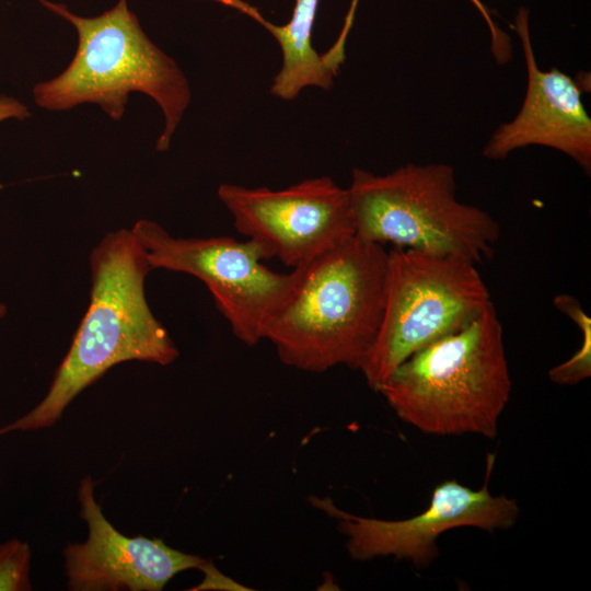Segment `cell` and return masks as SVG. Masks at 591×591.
Returning a JSON list of instances; mask_svg holds the SVG:
<instances>
[{"label":"cell","instance_id":"6da1fadb","mask_svg":"<svg viewBox=\"0 0 591 591\" xmlns=\"http://www.w3.org/2000/svg\"><path fill=\"white\" fill-rule=\"evenodd\" d=\"M131 230L107 233L90 254L89 308L45 397L0 436L50 427L68 405L107 370L125 361L169 364L179 351L148 304L151 270Z\"/></svg>","mask_w":591,"mask_h":591},{"label":"cell","instance_id":"7a4b0ae2","mask_svg":"<svg viewBox=\"0 0 591 591\" xmlns=\"http://www.w3.org/2000/svg\"><path fill=\"white\" fill-rule=\"evenodd\" d=\"M386 262L383 245L354 236L297 268L265 334L280 361L309 372L359 370L380 326Z\"/></svg>","mask_w":591,"mask_h":591},{"label":"cell","instance_id":"3957f363","mask_svg":"<svg viewBox=\"0 0 591 591\" xmlns=\"http://www.w3.org/2000/svg\"><path fill=\"white\" fill-rule=\"evenodd\" d=\"M511 389L502 325L490 303L462 329L407 358L378 393L424 433L494 439Z\"/></svg>","mask_w":591,"mask_h":591},{"label":"cell","instance_id":"277c9868","mask_svg":"<svg viewBox=\"0 0 591 591\" xmlns=\"http://www.w3.org/2000/svg\"><path fill=\"white\" fill-rule=\"evenodd\" d=\"M38 1L70 22L79 42L66 70L34 86L35 103L49 111L93 103L117 120L130 93L147 94L159 104L165 121L155 148L167 150L190 102L189 84L175 60L144 34L127 0L94 18L79 16L62 3Z\"/></svg>","mask_w":591,"mask_h":591},{"label":"cell","instance_id":"5b68a950","mask_svg":"<svg viewBox=\"0 0 591 591\" xmlns=\"http://www.w3.org/2000/svg\"><path fill=\"white\" fill-rule=\"evenodd\" d=\"M347 190L355 236L363 241L477 265L500 237L488 212L457 199L454 170L445 163H407L384 175L354 169Z\"/></svg>","mask_w":591,"mask_h":591},{"label":"cell","instance_id":"8992f818","mask_svg":"<svg viewBox=\"0 0 591 591\" xmlns=\"http://www.w3.org/2000/svg\"><path fill=\"white\" fill-rule=\"evenodd\" d=\"M493 303L476 264L393 247L380 326L359 370L375 392L415 352L476 320Z\"/></svg>","mask_w":591,"mask_h":591},{"label":"cell","instance_id":"52a82bcc","mask_svg":"<svg viewBox=\"0 0 591 591\" xmlns=\"http://www.w3.org/2000/svg\"><path fill=\"white\" fill-rule=\"evenodd\" d=\"M130 230L152 269L185 273L202 281L233 335L248 346L265 339L268 325L299 278L297 268L288 274L268 268L266 250L251 239L174 237L147 219L138 220Z\"/></svg>","mask_w":591,"mask_h":591},{"label":"cell","instance_id":"ba28073f","mask_svg":"<svg viewBox=\"0 0 591 591\" xmlns=\"http://www.w3.org/2000/svg\"><path fill=\"white\" fill-rule=\"evenodd\" d=\"M494 464L495 454H488L483 487L473 489L456 479L443 480L433 488L422 512L403 520L355 515L339 509L328 497L310 496L309 501L337 521L352 560L393 556L427 568L439 556L438 538L444 532L477 528L493 533L515 524L520 515L518 501L505 495L494 496L488 489Z\"/></svg>","mask_w":591,"mask_h":591},{"label":"cell","instance_id":"9c48e42d","mask_svg":"<svg viewBox=\"0 0 591 591\" xmlns=\"http://www.w3.org/2000/svg\"><path fill=\"white\" fill-rule=\"evenodd\" d=\"M218 197L240 233L292 269L355 236L348 190L327 176L278 190L221 184Z\"/></svg>","mask_w":591,"mask_h":591},{"label":"cell","instance_id":"30bf717a","mask_svg":"<svg viewBox=\"0 0 591 591\" xmlns=\"http://www.w3.org/2000/svg\"><path fill=\"white\" fill-rule=\"evenodd\" d=\"M85 476L79 486L80 517L89 535L63 551L67 586L73 591H160L178 572L206 559L167 546L161 538L129 537L105 518Z\"/></svg>","mask_w":591,"mask_h":591},{"label":"cell","instance_id":"8fae6325","mask_svg":"<svg viewBox=\"0 0 591 591\" xmlns=\"http://www.w3.org/2000/svg\"><path fill=\"white\" fill-rule=\"evenodd\" d=\"M528 18L525 8L515 18L528 70L525 97L517 116L494 131L483 155L500 160L520 148L544 146L567 154L590 174L591 118L582 103L581 90L573 79L556 68L538 69Z\"/></svg>","mask_w":591,"mask_h":591},{"label":"cell","instance_id":"7c38bea8","mask_svg":"<svg viewBox=\"0 0 591 591\" xmlns=\"http://www.w3.org/2000/svg\"><path fill=\"white\" fill-rule=\"evenodd\" d=\"M253 18L277 39L282 53V66L274 78L270 93L291 101L306 86L328 90L334 82L345 54L344 45L335 43L325 54H318L312 45V31L318 0H296L290 21L275 25L243 0H218Z\"/></svg>","mask_w":591,"mask_h":591},{"label":"cell","instance_id":"4fadbf2b","mask_svg":"<svg viewBox=\"0 0 591 591\" xmlns=\"http://www.w3.org/2000/svg\"><path fill=\"white\" fill-rule=\"evenodd\" d=\"M553 303L559 312L573 321L582 339L570 358L548 371V378L559 385H575L591 375V320L578 299L570 294H558Z\"/></svg>","mask_w":591,"mask_h":591},{"label":"cell","instance_id":"5bb4252c","mask_svg":"<svg viewBox=\"0 0 591 591\" xmlns=\"http://www.w3.org/2000/svg\"><path fill=\"white\" fill-rule=\"evenodd\" d=\"M31 548L13 538L0 544V591L31 590Z\"/></svg>","mask_w":591,"mask_h":591},{"label":"cell","instance_id":"9a60e30c","mask_svg":"<svg viewBox=\"0 0 591 591\" xmlns=\"http://www.w3.org/2000/svg\"><path fill=\"white\" fill-rule=\"evenodd\" d=\"M204 571L205 578L201 583L196 586L193 590H210V589H227V590H242V586L237 584L235 581L223 576L219 572L217 568L210 563L206 564L200 568Z\"/></svg>","mask_w":591,"mask_h":591},{"label":"cell","instance_id":"2e32d148","mask_svg":"<svg viewBox=\"0 0 591 591\" xmlns=\"http://www.w3.org/2000/svg\"><path fill=\"white\" fill-rule=\"evenodd\" d=\"M28 116L27 107L18 99L0 95V123L8 119L23 120Z\"/></svg>","mask_w":591,"mask_h":591},{"label":"cell","instance_id":"e0dca14e","mask_svg":"<svg viewBox=\"0 0 591 591\" xmlns=\"http://www.w3.org/2000/svg\"><path fill=\"white\" fill-rule=\"evenodd\" d=\"M7 313V306L3 303H0V318L3 317Z\"/></svg>","mask_w":591,"mask_h":591},{"label":"cell","instance_id":"ac0fdd59","mask_svg":"<svg viewBox=\"0 0 591 591\" xmlns=\"http://www.w3.org/2000/svg\"><path fill=\"white\" fill-rule=\"evenodd\" d=\"M472 1H474V0H472Z\"/></svg>","mask_w":591,"mask_h":591}]
</instances>
